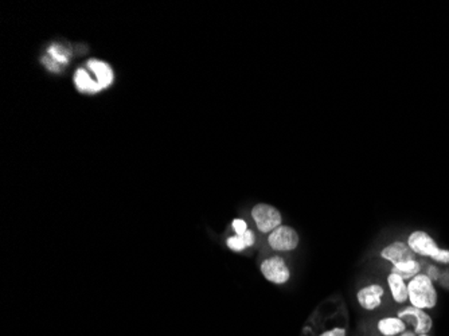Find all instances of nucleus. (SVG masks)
<instances>
[{"instance_id":"f257e3e1","label":"nucleus","mask_w":449,"mask_h":336,"mask_svg":"<svg viewBox=\"0 0 449 336\" xmlns=\"http://www.w3.org/2000/svg\"><path fill=\"white\" fill-rule=\"evenodd\" d=\"M439 293L427 273H420L408 282V302L414 308L431 311L436 308Z\"/></svg>"},{"instance_id":"f03ea898","label":"nucleus","mask_w":449,"mask_h":336,"mask_svg":"<svg viewBox=\"0 0 449 336\" xmlns=\"http://www.w3.org/2000/svg\"><path fill=\"white\" fill-rule=\"evenodd\" d=\"M406 242L415 256L431 258L437 264L449 265V249L440 248L429 233L414 231L408 235Z\"/></svg>"},{"instance_id":"7ed1b4c3","label":"nucleus","mask_w":449,"mask_h":336,"mask_svg":"<svg viewBox=\"0 0 449 336\" xmlns=\"http://www.w3.org/2000/svg\"><path fill=\"white\" fill-rule=\"evenodd\" d=\"M395 316L402 319L417 335L431 334L432 328H433V319L428 314V311L414 308L412 305H406V307L398 309Z\"/></svg>"},{"instance_id":"20e7f679","label":"nucleus","mask_w":449,"mask_h":336,"mask_svg":"<svg viewBox=\"0 0 449 336\" xmlns=\"http://www.w3.org/2000/svg\"><path fill=\"white\" fill-rule=\"evenodd\" d=\"M252 218L261 233H272L279 226H281L283 217L280 212L267 203H258L252 209Z\"/></svg>"},{"instance_id":"39448f33","label":"nucleus","mask_w":449,"mask_h":336,"mask_svg":"<svg viewBox=\"0 0 449 336\" xmlns=\"http://www.w3.org/2000/svg\"><path fill=\"white\" fill-rule=\"evenodd\" d=\"M299 234L290 226L281 225L270 233L268 244L276 251H292L299 247Z\"/></svg>"},{"instance_id":"423d86ee","label":"nucleus","mask_w":449,"mask_h":336,"mask_svg":"<svg viewBox=\"0 0 449 336\" xmlns=\"http://www.w3.org/2000/svg\"><path fill=\"white\" fill-rule=\"evenodd\" d=\"M261 273L268 282L277 285L288 283L290 279V270L286 260L280 256H272L264 260L261 264Z\"/></svg>"},{"instance_id":"0eeeda50","label":"nucleus","mask_w":449,"mask_h":336,"mask_svg":"<svg viewBox=\"0 0 449 336\" xmlns=\"http://www.w3.org/2000/svg\"><path fill=\"white\" fill-rule=\"evenodd\" d=\"M385 295V288L381 284H369L362 286L357 292V300L362 309L371 312L382 305Z\"/></svg>"},{"instance_id":"6e6552de","label":"nucleus","mask_w":449,"mask_h":336,"mask_svg":"<svg viewBox=\"0 0 449 336\" xmlns=\"http://www.w3.org/2000/svg\"><path fill=\"white\" fill-rule=\"evenodd\" d=\"M379 256L382 260L390 263L392 266L399 264L402 261L417 258V256L414 254L412 249L409 248L408 242H405V241H395V242L383 247L379 251Z\"/></svg>"},{"instance_id":"1a4fd4ad","label":"nucleus","mask_w":449,"mask_h":336,"mask_svg":"<svg viewBox=\"0 0 449 336\" xmlns=\"http://www.w3.org/2000/svg\"><path fill=\"white\" fill-rule=\"evenodd\" d=\"M376 330L381 336H399L409 330V326L398 316H386L378 320Z\"/></svg>"},{"instance_id":"9d476101","label":"nucleus","mask_w":449,"mask_h":336,"mask_svg":"<svg viewBox=\"0 0 449 336\" xmlns=\"http://www.w3.org/2000/svg\"><path fill=\"white\" fill-rule=\"evenodd\" d=\"M390 296L395 304L404 305L408 302V282L395 273H389L386 277Z\"/></svg>"},{"instance_id":"9b49d317","label":"nucleus","mask_w":449,"mask_h":336,"mask_svg":"<svg viewBox=\"0 0 449 336\" xmlns=\"http://www.w3.org/2000/svg\"><path fill=\"white\" fill-rule=\"evenodd\" d=\"M88 69L96 75V81L101 89H107L113 82V71L108 64L101 62L98 59L88 61Z\"/></svg>"},{"instance_id":"f8f14e48","label":"nucleus","mask_w":449,"mask_h":336,"mask_svg":"<svg viewBox=\"0 0 449 336\" xmlns=\"http://www.w3.org/2000/svg\"><path fill=\"white\" fill-rule=\"evenodd\" d=\"M392 273H395V275L401 276L404 280L409 282L411 279H413L417 275L421 273V263L417 258L402 261L399 264L392 266Z\"/></svg>"},{"instance_id":"ddd939ff","label":"nucleus","mask_w":449,"mask_h":336,"mask_svg":"<svg viewBox=\"0 0 449 336\" xmlns=\"http://www.w3.org/2000/svg\"><path fill=\"white\" fill-rule=\"evenodd\" d=\"M74 82H75V87L78 88L80 92L96 93V92L101 90V87L98 85V82L94 81V78H91L89 73L85 69H78V71H75Z\"/></svg>"},{"instance_id":"4468645a","label":"nucleus","mask_w":449,"mask_h":336,"mask_svg":"<svg viewBox=\"0 0 449 336\" xmlns=\"http://www.w3.org/2000/svg\"><path fill=\"white\" fill-rule=\"evenodd\" d=\"M226 245H228V248L233 250V251H242V250L248 248L245 241H244V238H242V235H237V234L233 237H229L226 240Z\"/></svg>"},{"instance_id":"2eb2a0df","label":"nucleus","mask_w":449,"mask_h":336,"mask_svg":"<svg viewBox=\"0 0 449 336\" xmlns=\"http://www.w3.org/2000/svg\"><path fill=\"white\" fill-rule=\"evenodd\" d=\"M232 228L237 235H244L248 231V224L241 218H235L232 222Z\"/></svg>"},{"instance_id":"dca6fc26","label":"nucleus","mask_w":449,"mask_h":336,"mask_svg":"<svg viewBox=\"0 0 449 336\" xmlns=\"http://www.w3.org/2000/svg\"><path fill=\"white\" fill-rule=\"evenodd\" d=\"M319 336H347V331L344 327H334L331 330L324 331Z\"/></svg>"},{"instance_id":"f3484780","label":"nucleus","mask_w":449,"mask_h":336,"mask_svg":"<svg viewBox=\"0 0 449 336\" xmlns=\"http://www.w3.org/2000/svg\"><path fill=\"white\" fill-rule=\"evenodd\" d=\"M242 238H244V241H245V244H246V247L248 248H251V247H253L254 245V241H256V237H254V233H253L252 231H246V233L242 235Z\"/></svg>"},{"instance_id":"a211bd4d","label":"nucleus","mask_w":449,"mask_h":336,"mask_svg":"<svg viewBox=\"0 0 449 336\" xmlns=\"http://www.w3.org/2000/svg\"><path fill=\"white\" fill-rule=\"evenodd\" d=\"M50 53H52V55L54 57V59H58V61H66V59H65V55L61 53L55 46L50 49Z\"/></svg>"},{"instance_id":"6ab92c4d","label":"nucleus","mask_w":449,"mask_h":336,"mask_svg":"<svg viewBox=\"0 0 449 336\" xmlns=\"http://www.w3.org/2000/svg\"><path fill=\"white\" fill-rule=\"evenodd\" d=\"M399 336H417V334L414 333L413 330H411V328H409V330H406L405 333H402Z\"/></svg>"},{"instance_id":"aec40b11","label":"nucleus","mask_w":449,"mask_h":336,"mask_svg":"<svg viewBox=\"0 0 449 336\" xmlns=\"http://www.w3.org/2000/svg\"><path fill=\"white\" fill-rule=\"evenodd\" d=\"M417 336H432L431 334H424V335H417Z\"/></svg>"}]
</instances>
